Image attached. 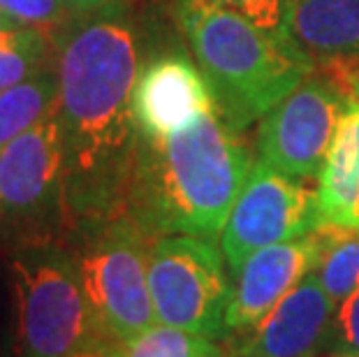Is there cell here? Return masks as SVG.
Instances as JSON below:
<instances>
[{"label": "cell", "mask_w": 359, "mask_h": 357, "mask_svg": "<svg viewBox=\"0 0 359 357\" xmlns=\"http://www.w3.org/2000/svg\"><path fill=\"white\" fill-rule=\"evenodd\" d=\"M140 30L126 5L79 14L58 37L67 234L126 214L140 142Z\"/></svg>", "instance_id": "6da1fadb"}, {"label": "cell", "mask_w": 359, "mask_h": 357, "mask_svg": "<svg viewBox=\"0 0 359 357\" xmlns=\"http://www.w3.org/2000/svg\"><path fill=\"white\" fill-rule=\"evenodd\" d=\"M253 163L243 133L218 107L167 137L140 133L126 214L151 239H218Z\"/></svg>", "instance_id": "7a4b0ae2"}, {"label": "cell", "mask_w": 359, "mask_h": 357, "mask_svg": "<svg viewBox=\"0 0 359 357\" xmlns=\"http://www.w3.org/2000/svg\"><path fill=\"white\" fill-rule=\"evenodd\" d=\"M177 21L218 112L246 133L316 70L287 33H273L206 0H177Z\"/></svg>", "instance_id": "3957f363"}, {"label": "cell", "mask_w": 359, "mask_h": 357, "mask_svg": "<svg viewBox=\"0 0 359 357\" xmlns=\"http://www.w3.org/2000/svg\"><path fill=\"white\" fill-rule=\"evenodd\" d=\"M10 290L19 357H74L104 344L65 241L14 250Z\"/></svg>", "instance_id": "277c9868"}, {"label": "cell", "mask_w": 359, "mask_h": 357, "mask_svg": "<svg viewBox=\"0 0 359 357\" xmlns=\"http://www.w3.org/2000/svg\"><path fill=\"white\" fill-rule=\"evenodd\" d=\"M65 154L58 102L0 154V250L65 241Z\"/></svg>", "instance_id": "5b68a950"}, {"label": "cell", "mask_w": 359, "mask_h": 357, "mask_svg": "<svg viewBox=\"0 0 359 357\" xmlns=\"http://www.w3.org/2000/svg\"><path fill=\"white\" fill-rule=\"evenodd\" d=\"M151 241L128 214L65 237L104 341L135 337L156 323L149 288Z\"/></svg>", "instance_id": "8992f818"}, {"label": "cell", "mask_w": 359, "mask_h": 357, "mask_svg": "<svg viewBox=\"0 0 359 357\" xmlns=\"http://www.w3.org/2000/svg\"><path fill=\"white\" fill-rule=\"evenodd\" d=\"M230 267L216 239L165 234L151 241L149 288L156 321L220 341L227 337Z\"/></svg>", "instance_id": "52a82bcc"}, {"label": "cell", "mask_w": 359, "mask_h": 357, "mask_svg": "<svg viewBox=\"0 0 359 357\" xmlns=\"http://www.w3.org/2000/svg\"><path fill=\"white\" fill-rule=\"evenodd\" d=\"M350 105L346 90L316 67L257 121L255 158L285 177L318 179Z\"/></svg>", "instance_id": "ba28073f"}, {"label": "cell", "mask_w": 359, "mask_h": 357, "mask_svg": "<svg viewBox=\"0 0 359 357\" xmlns=\"http://www.w3.org/2000/svg\"><path fill=\"white\" fill-rule=\"evenodd\" d=\"M320 225L323 218L316 188L285 177L255 158L253 170L220 232V248L227 267L236 274L257 250L306 237Z\"/></svg>", "instance_id": "9c48e42d"}, {"label": "cell", "mask_w": 359, "mask_h": 357, "mask_svg": "<svg viewBox=\"0 0 359 357\" xmlns=\"http://www.w3.org/2000/svg\"><path fill=\"white\" fill-rule=\"evenodd\" d=\"M330 244V230L280 241L257 250L232 274V299L227 309V337H241L264 321L278 304L318 269Z\"/></svg>", "instance_id": "30bf717a"}, {"label": "cell", "mask_w": 359, "mask_h": 357, "mask_svg": "<svg viewBox=\"0 0 359 357\" xmlns=\"http://www.w3.org/2000/svg\"><path fill=\"white\" fill-rule=\"evenodd\" d=\"M336 304L313 271L262 323L236 337L227 357H320L330 348Z\"/></svg>", "instance_id": "8fae6325"}, {"label": "cell", "mask_w": 359, "mask_h": 357, "mask_svg": "<svg viewBox=\"0 0 359 357\" xmlns=\"http://www.w3.org/2000/svg\"><path fill=\"white\" fill-rule=\"evenodd\" d=\"M211 107H216V100L193 58L160 54L142 63L133 93V112L142 135L167 137Z\"/></svg>", "instance_id": "7c38bea8"}, {"label": "cell", "mask_w": 359, "mask_h": 357, "mask_svg": "<svg viewBox=\"0 0 359 357\" xmlns=\"http://www.w3.org/2000/svg\"><path fill=\"white\" fill-rule=\"evenodd\" d=\"M287 35L316 67L359 63V0H292Z\"/></svg>", "instance_id": "4fadbf2b"}, {"label": "cell", "mask_w": 359, "mask_h": 357, "mask_svg": "<svg viewBox=\"0 0 359 357\" xmlns=\"http://www.w3.org/2000/svg\"><path fill=\"white\" fill-rule=\"evenodd\" d=\"M318 207L330 230H359V100L343 114L318 177Z\"/></svg>", "instance_id": "5bb4252c"}, {"label": "cell", "mask_w": 359, "mask_h": 357, "mask_svg": "<svg viewBox=\"0 0 359 357\" xmlns=\"http://www.w3.org/2000/svg\"><path fill=\"white\" fill-rule=\"evenodd\" d=\"M58 70L47 67L40 74L0 93V154L44 119L58 102Z\"/></svg>", "instance_id": "9a60e30c"}, {"label": "cell", "mask_w": 359, "mask_h": 357, "mask_svg": "<svg viewBox=\"0 0 359 357\" xmlns=\"http://www.w3.org/2000/svg\"><path fill=\"white\" fill-rule=\"evenodd\" d=\"M107 348L111 357H227L218 341L158 321L135 337L107 341Z\"/></svg>", "instance_id": "2e32d148"}, {"label": "cell", "mask_w": 359, "mask_h": 357, "mask_svg": "<svg viewBox=\"0 0 359 357\" xmlns=\"http://www.w3.org/2000/svg\"><path fill=\"white\" fill-rule=\"evenodd\" d=\"M316 274L336 307L359 290V230H330Z\"/></svg>", "instance_id": "e0dca14e"}, {"label": "cell", "mask_w": 359, "mask_h": 357, "mask_svg": "<svg viewBox=\"0 0 359 357\" xmlns=\"http://www.w3.org/2000/svg\"><path fill=\"white\" fill-rule=\"evenodd\" d=\"M56 65V40L37 35L21 44H0V93Z\"/></svg>", "instance_id": "ac0fdd59"}, {"label": "cell", "mask_w": 359, "mask_h": 357, "mask_svg": "<svg viewBox=\"0 0 359 357\" xmlns=\"http://www.w3.org/2000/svg\"><path fill=\"white\" fill-rule=\"evenodd\" d=\"M0 17L35 28L58 42L60 33L79 17L67 0H0Z\"/></svg>", "instance_id": "d6986e66"}, {"label": "cell", "mask_w": 359, "mask_h": 357, "mask_svg": "<svg viewBox=\"0 0 359 357\" xmlns=\"http://www.w3.org/2000/svg\"><path fill=\"white\" fill-rule=\"evenodd\" d=\"M206 3L241 14L264 30L287 33V14L292 0H206Z\"/></svg>", "instance_id": "ffe728a7"}, {"label": "cell", "mask_w": 359, "mask_h": 357, "mask_svg": "<svg viewBox=\"0 0 359 357\" xmlns=\"http://www.w3.org/2000/svg\"><path fill=\"white\" fill-rule=\"evenodd\" d=\"M327 353L359 357V290L336 307Z\"/></svg>", "instance_id": "44dd1931"}, {"label": "cell", "mask_w": 359, "mask_h": 357, "mask_svg": "<svg viewBox=\"0 0 359 357\" xmlns=\"http://www.w3.org/2000/svg\"><path fill=\"white\" fill-rule=\"evenodd\" d=\"M42 35V30H35V28H24L14 21L0 17V44H21V42H28L33 37ZM47 35V33H44Z\"/></svg>", "instance_id": "7402d4cb"}, {"label": "cell", "mask_w": 359, "mask_h": 357, "mask_svg": "<svg viewBox=\"0 0 359 357\" xmlns=\"http://www.w3.org/2000/svg\"><path fill=\"white\" fill-rule=\"evenodd\" d=\"M70 7L77 14H93L102 10H111V7L126 5V0H67Z\"/></svg>", "instance_id": "603a6c76"}, {"label": "cell", "mask_w": 359, "mask_h": 357, "mask_svg": "<svg viewBox=\"0 0 359 357\" xmlns=\"http://www.w3.org/2000/svg\"><path fill=\"white\" fill-rule=\"evenodd\" d=\"M74 357H111V355H109V348H107V341H104V344L95 346V348H88V351H83Z\"/></svg>", "instance_id": "cb8c5ba5"}, {"label": "cell", "mask_w": 359, "mask_h": 357, "mask_svg": "<svg viewBox=\"0 0 359 357\" xmlns=\"http://www.w3.org/2000/svg\"><path fill=\"white\" fill-rule=\"evenodd\" d=\"M7 334H3V330H0V357H10V344H7Z\"/></svg>", "instance_id": "d4e9b609"}, {"label": "cell", "mask_w": 359, "mask_h": 357, "mask_svg": "<svg viewBox=\"0 0 359 357\" xmlns=\"http://www.w3.org/2000/svg\"><path fill=\"white\" fill-rule=\"evenodd\" d=\"M320 357H355V355H336V353H327V355H320Z\"/></svg>", "instance_id": "484cf974"}]
</instances>
